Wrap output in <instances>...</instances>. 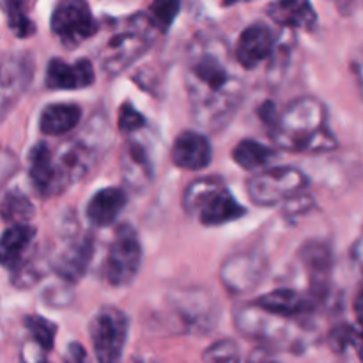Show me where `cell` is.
<instances>
[{
	"label": "cell",
	"instance_id": "3",
	"mask_svg": "<svg viewBox=\"0 0 363 363\" xmlns=\"http://www.w3.org/2000/svg\"><path fill=\"white\" fill-rule=\"evenodd\" d=\"M183 208L206 227H218L245 216V208L234 199L222 177H199L186 186Z\"/></svg>",
	"mask_w": 363,
	"mask_h": 363
},
{
	"label": "cell",
	"instance_id": "24",
	"mask_svg": "<svg viewBox=\"0 0 363 363\" xmlns=\"http://www.w3.org/2000/svg\"><path fill=\"white\" fill-rule=\"evenodd\" d=\"M82 108L74 103H53L39 117V130L46 137H64L80 124Z\"/></svg>",
	"mask_w": 363,
	"mask_h": 363
},
{
	"label": "cell",
	"instance_id": "25",
	"mask_svg": "<svg viewBox=\"0 0 363 363\" xmlns=\"http://www.w3.org/2000/svg\"><path fill=\"white\" fill-rule=\"evenodd\" d=\"M275 156L277 152L272 147L257 140H252V138H245V140L238 142L233 149L234 162L243 167L245 170H250V172H257V170L261 172V170L268 169L269 162Z\"/></svg>",
	"mask_w": 363,
	"mask_h": 363
},
{
	"label": "cell",
	"instance_id": "32",
	"mask_svg": "<svg viewBox=\"0 0 363 363\" xmlns=\"http://www.w3.org/2000/svg\"><path fill=\"white\" fill-rule=\"evenodd\" d=\"M117 126L123 135H133L145 126V117L130 101H126L119 108Z\"/></svg>",
	"mask_w": 363,
	"mask_h": 363
},
{
	"label": "cell",
	"instance_id": "30",
	"mask_svg": "<svg viewBox=\"0 0 363 363\" xmlns=\"http://www.w3.org/2000/svg\"><path fill=\"white\" fill-rule=\"evenodd\" d=\"M204 363H240L241 351L240 346L233 339L216 340L202 354Z\"/></svg>",
	"mask_w": 363,
	"mask_h": 363
},
{
	"label": "cell",
	"instance_id": "19",
	"mask_svg": "<svg viewBox=\"0 0 363 363\" xmlns=\"http://www.w3.org/2000/svg\"><path fill=\"white\" fill-rule=\"evenodd\" d=\"M252 303L257 305L262 311L269 312V314H275L284 319L307 315L319 307L311 294H301L300 291L291 289V287H280V289L269 291V293L255 298Z\"/></svg>",
	"mask_w": 363,
	"mask_h": 363
},
{
	"label": "cell",
	"instance_id": "5",
	"mask_svg": "<svg viewBox=\"0 0 363 363\" xmlns=\"http://www.w3.org/2000/svg\"><path fill=\"white\" fill-rule=\"evenodd\" d=\"M311 186V179L294 167H273L254 174L247 181V194L255 206L272 208L300 197Z\"/></svg>",
	"mask_w": 363,
	"mask_h": 363
},
{
	"label": "cell",
	"instance_id": "16",
	"mask_svg": "<svg viewBox=\"0 0 363 363\" xmlns=\"http://www.w3.org/2000/svg\"><path fill=\"white\" fill-rule=\"evenodd\" d=\"M277 38L264 23H252L240 34L234 48V57L245 69H254L273 55Z\"/></svg>",
	"mask_w": 363,
	"mask_h": 363
},
{
	"label": "cell",
	"instance_id": "35",
	"mask_svg": "<svg viewBox=\"0 0 363 363\" xmlns=\"http://www.w3.org/2000/svg\"><path fill=\"white\" fill-rule=\"evenodd\" d=\"M62 363H91L85 347L80 342L67 344L66 351L62 354Z\"/></svg>",
	"mask_w": 363,
	"mask_h": 363
},
{
	"label": "cell",
	"instance_id": "2",
	"mask_svg": "<svg viewBox=\"0 0 363 363\" xmlns=\"http://www.w3.org/2000/svg\"><path fill=\"white\" fill-rule=\"evenodd\" d=\"M268 131L273 144L282 151L323 155L339 145L328 126V110L314 96L298 98L279 110Z\"/></svg>",
	"mask_w": 363,
	"mask_h": 363
},
{
	"label": "cell",
	"instance_id": "38",
	"mask_svg": "<svg viewBox=\"0 0 363 363\" xmlns=\"http://www.w3.org/2000/svg\"><path fill=\"white\" fill-rule=\"evenodd\" d=\"M353 73L354 78H357L358 91H360V96L363 99V53H360V55L353 60Z\"/></svg>",
	"mask_w": 363,
	"mask_h": 363
},
{
	"label": "cell",
	"instance_id": "1",
	"mask_svg": "<svg viewBox=\"0 0 363 363\" xmlns=\"http://www.w3.org/2000/svg\"><path fill=\"white\" fill-rule=\"evenodd\" d=\"M233 48L213 30L194 35L184 57V85L191 117L204 130L229 126L245 99V82Z\"/></svg>",
	"mask_w": 363,
	"mask_h": 363
},
{
	"label": "cell",
	"instance_id": "4",
	"mask_svg": "<svg viewBox=\"0 0 363 363\" xmlns=\"http://www.w3.org/2000/svg\"><path fill=\"white\" fill-rule=\"evenodd\" d=\"M152 30L147 14L130 18L123 30L113 34L103 50L101 66L108 77H117L126 71L137 59H140L152 43Z\"/></svg>",
	"mask_w": 363,
	"mask_h": 363
},
{
	"label": "cell",
	"instance_id": "10",
	"mask_svg": "<svg viewBox=\"0 0 363 363\" xmlns=\"http://www.w3.org/2000/svg\"><path fill=\"white\" fill-rule=\"evenodd\" d=\"M28 176L34 190L41 197H57L67 186H71L69 177L64 172L62 165L55 156V149L46 142H38L28 155Z\"/></svg>",
	"mask_w": 363,
	"mask_h": 363
},
{
	"label": "cell",
	"instance_id": "41",
	"mask_svg": "<svg viewBox=\"0 0 363 363\" xmlns=\"http://www.w3.org/2000/svg\"><path fill=\"white\" fill-rule=\"evenodd\" d=\"M238 2H245V0H223V4H225V6H234V4H238Z\"/></svg>",
	"mask_w": 363,
	"mask_h": 363
},
{
	"label": "cell",
	"instance_id": "27",
	"mask_svg": "<svg viewBox=\"0 0 363 363\" xmlns=\"http://www.w3.org/2000/svg\"><path fill=\"white\" fill-rule=\"evenodd\" d=\"M9 28L18 38H28L35 32L34 21L28 18L23 0H4Z\"/></svg>",
	"mask_w": 363,
	"mask_h": 363
},
{
	"label": "cell",
	"instance_id": "28",
	"mask_svg": "<svg viewBox=\"0 0 363 363\" xmlns=\"http://www.w3.org/2000/svg\"><path fill=\"white\" fill-rule=\"evenodd\" d=\"M25 328L30 333L32 340L38 342L43 350L48 353V351L53 350V344H55V335H57V325L55 323L48 321L46 318H41V315H27L23 319Z\"/></svg>",
	"mask_w": 363,
	"mask_h": 363
},
{
	"label": "cell",
	"instance_id": "17",
	"mask_svg": "<svg viewBox=\"0 0 363 363\" xmlns=\"http://www.w3.org/2000/svg\"><path fill=\"white\" fill-rule=\"evenodd\" d=\"M121 177L131 191H144L155 181V165L147 147L137 138H130L121 152Z\"/></svg>",
	"mask_w": 363,
	"mask_h": 363
},
{
	"label": "cell",
	"instance_id": "31",
	"mask_svg": "<svg viewBox=\"0 0 363 363\" xmlns=\"http://www.w3.org/2000/svg\"><path fill=\"white\" fill-rule=\"evenodd\" d=\"M358 332H360V330H357L351 325L335 326L328 335V346L332 347L333 353L337 354L347 353L350 350H353V344H354V339H357Z\"/></svg>",
	"mask_w": 363,
	"mask_h": 363
},
{
	"label": "cell",
	"instance_id": "23",
	"mask_svg": "<svg viewBox=\"0 0 363 363\" xmlns=\"http://www.w3.org/2000/svg\"><path fill=\"white\" fill-rule=\"evenodd\" d=\"M128 204L126 191L121 188H103L98 190L87 202L85 216L96 227H110L116 223L124 206Z\"/></svg>",
	"mask_w": 363,
	"mask_h": 363
},
{
	"label": "cell",
	"instance_id": "26",
	"mask_svg": "<svg viewBox=\"0 0 363 363\" xmlns=\"http://www.w3.org/2000/svg\"><path fill=\"white\" fill-rule=\"evenodd\" d=\"M34 206L21 190H9L0 204V216L7 223H28L34 216Z\"/></svg>",
	"mask_w": 363,
	"mask_h": 363
},
{
	"label": "cell",
	"instance_id": "34",
	"mask_svg": "<svg viewBox=\"0 0 363 363\" xmlns=\"http://www.w3.org/2000/svg\"><path fill=\"white\" fill-rule=\"evenodd\" d=\"M18 160L11 151H4L0 149V186L16 172Z\"/></svg>",
	"mask_w": 363,
	"mask_h": 363
},
{
	"label": "cell",
	"instance_id": "13",
	"mask_svg": "<svg viewBox=\"0 0 363 363\" xmlns=\"http://www.w3.org/2000/svg\"><path fill=\"white\" fill-rule=\"evenodd\" d=\"M34 73L28 55H11L0 59V121L13 110L18 99L27 91Z\"/></svg>",
	"mask_w": 363,
	"mask_h": 363
},
{
	"label": "cell",
	"instance_id": "22",
	"mask_svg": "<svg viewBox=\"0 0 363 363\" xmlns=\"http://www.w3.org/2000/svg\"><path fill=\"white\" fill-rule=\"evenodd\" d=\"M266 14L277 25L296 30H311L318 23V14L311 0H273Z\"/></svg>",
	"mask_w": 363,
	"mask_h": 363
},
{
	"label": "cell",
	"instance_id": "29",
	"mask_svg": "<svg viewBox=\"0 0 363 363\" xmlns=\"http://www.w3.org/2000/svg\"><path fill=\"white\" fill-rule=\"evenodd\" d=\"M181 11V0H152L147 9V16L155 28L167 32Z\"/></svg>",
	"mask_w": 363,
	"mask_h": 363
},
{
	"label": "cell",
	"instance_id": "7",
	"mask_svg": "<svg viewBox=\"0 0 363 363\" xmlns=\"http://www.w3.org/2000/svg\"><path fill=\"white\" fill-rule=\"evenodd\" d=\"M130 332L128 315L117 307H103L89 323V337L98 363H121Z\"/></svg>",
	"mask_w": 363,
	"mask_h": 363
},
{
	"label": "cell",
	"instance_id": "33",
	"mask_svg": "<svg viewBox=\"0 0 363 363\" xmlns=\"http://www.w3.org/2000/svg\"><path fill=\"white\" fill-rule=\"evenodd\" d=\"M20 362L21 363H50L46 360V351L43 350L38 342H34V340L23 344L20 353Z\"/></svg>",
	"mask_w": 363,
	"mask_h": 363
},
{
	"label": "cell",
	"instance_id": "8",
	"mask_svg": "<svg viewBox=\"0 0 363 363\" xmlns=\"http://www.w3.org/2000/svg\"><path fill=\"white\" fill-rule=\"evenodd\" d=\"M53 35L66 48H77L80 43L96 35L99 25L85 0H59L50 20Z\"/></svg>",
	"mask_w": 363,
	"mask_h": 363
},
{
	"label": "cell",
	"instance_id": "20",
	"mask_svg": "<svg viewBox=\"0 0 363 363\" xmlns=\"http://www.w3.org/2000/svg\"><path fill=\"white\" fill-rule=\"evenodd\" d=\"M170 155L177 169L202 170L211 163L213 147L206 135L186 130L176 137Z\"/></svg>",
	"mask_w": 363,
	"mask_h": 363
},
{
	"label": "cell",
	"instance_id": "11",
	"mask_svg": "<svg viewBox=\"0 0 363 363\" xmlns=\"http://www.w3.org/2000/svg\"><path fill=\"white\" fill-rule=\"evenodd\" d=\"M94 257V240L89 234L69 230L64 245L52 259V269L62 282L77 284L87 273Z\"/></svg>",
	"mask_w": 363,
	"mask_h": 363
},
{
	"label": "cell",
	"instance_id": "9",
	"mask_svg": "<svg viewBox=\"0 0 363 363\" xmlns=\"http://www.w3.org/2000/svg\"><path fill=\"white\" fill-rule=\"evenodd\" d=\"M268 272V259L257 252H238L227 257L220 268L223 287L234 296L252 293L261 286Z\"/></svg>",
	"mask_w": 363,
	"mask_h": 363
},
{
	"label": "cell",
	"instance_id": "40",
	"mask_svg": "<svg viewBox=\"0 0 363 363\" xmlns=\"http://www.w3.org/2000/svg\"><path fill=\"white\" fill-rule=\"evenodd\" d=\"M353 351L357 353L358 360L360 363H363V328L358 332L357 339H354V344H353Z\"/></svg>",
	"mask_w": 363,
	"mask_h": 363
},
{
	"label": "cell",
	"instance_id": "21",
	"mask_svg": "<svg viewBox=\"0 0 363 363\" xmlns=\"http://www.w3.org/2000/svg\"><path fill=\"white\" fill-rule=\"evenodd\" d=\"M35 229L28 223H11L0 236V266L18 269L28 261V252L34 243Z\"/></svg>",
	"mask_w": 363,
	"mask_h": 363
},
{
	"label": "cell",
	"instance_id": "6",
	"mask_svg": "<svg viewBox=\"0 0 363 363\" xmlns=\"http://www.w3.org/2000/svg\"><path fill=\"white\" fill-rule=\"evenodd\" d=\"M142 243L137 230L130 223L116 227L108 254L103 262L105 280L113 287L130 286L140 272Z\"/></svg>",
	"mask_w": 363,
	"mask_h": 363
},
{
	"label": "cell",
	"instance_id": "15",
	"mask_svg": "<svg viewBox=\"0 0 363 363\" xmlns=\"http://www.w3.org/2000/svg\"><path fill=\"white\" fill-rule=\"evenodd\" d=\"M234 323L236 328L248 339H257L272 342L279 340L287 332V319L279 318L275 314L262 311L257 305H243L234 312Z\"/></svg>",
	"mask_w": 363,
	"mask_h": 363
},
{
	"label": "cell",
	"instance_id": "36",
	"mask_svg": "<svg viewBox=\"0 0 363 363\" xmlns=\"http://www.w3.org/2000/svg\"><path fill=\"white\" fill-rule=\"evenodd\" d=\"M248 363H279V362L273 358L272 351H269L268 347H259V350H255L254 353L250 354Z\"/></svg>",
	"mask_w": 363,
	"mask_h": 363
},
{
	"label": "cell",
	"instance_id": "12",
	"mask_svg": "<svg viewBox=\"0 0 363 363\" xmlns=\"http://www.w3.org/2000/svg\"><path fill=\"white\" fill-rule=\"evenodd\" d=\"M172 311L179 321L194 332H208L215 326L216 308L215 298L202 289H181L169 298Z\"/></svg>",
	"mask_w": 363,
	"mask_h": 363
},
{
	"label": "cell",
	"instance_id": "39",
	"mask_svg": "<svg viewBox=\"0 0 363 363\" xmlns=\"http://www.w3.org/2000/svg\"><path fill=\"white\" fill-rule=\"evenodd\" d=\"M353 311H354V318H357V323L360 325V328H363V284L360 286V289H358L357 298H354Z\"/></svg>",
	"mask_w": 363,
	"mask_h": 363
},
{
	"label": "cell",
	"instance_id": "14",
	"mask_svg": "<svg viewBox=\"0 0 363 363\" xmlns=\"http://www.w3.org/2000/svg\"><path fill=\"white\" fill-rule=\"evenodd\" d=\"M300 261L311 279L308 294L318 305H323L330 294V273L333 266L332 250L323 241H307L300 248Z\"/></svg>",
	"mask_w": 363,
	"mask_h": 363
},
{
	"label": "cell",
	"instance_id": "37",
	"mask_svg": "<svg viewBox=\"0 0 363 363\" xmlns=\"http://www.w3.org/2000/svg\"><path fill=\"white\" fill-rule=\"evenodd\" d=\"M351 259H353L354 264L360 268V272L363 273V227H362V234L358 236V240L354 241V245L351 247Z\"/></svg>",
	"mask_w": 363,
	"mask_h": 363
},
{
	"label": "cell",
	"instance_id": "18",
	"mask_svg": "<svg viewBox=\"0 0 363 363\" xmlns=\"http://www.w3.org/2000/svg\"><path fill=\"white\" fill-rule=\"evenodd\" d=\"M94 80V66L89 59H80L77 62L52 59L46 66V87L53 91H78L91 87Z\"/></svg>",
	"mask_w": 363,
	"mask_h": 363
}]
</instances>
